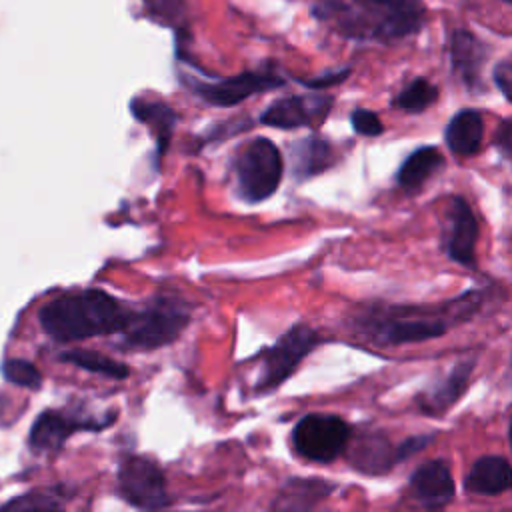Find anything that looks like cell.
<instances>
[{
	"label": "cell",
	"instance_id": "34",
	"mask_svg": "<svg viewBox=\"0 0 512 512\" xmlns=\"http://www.w3.org/2000/svg\"><path fill=\"white\" fill-rule=\"evenodd\" d=\"M502 2H506V4H510V6H512V0H502Z\"/></svg>",
	"mask_w": 512,
	"mask_h": 512
},
{
	"label": "cell",
	"instance_id": "8",
	"mask_svg": "<svg viewBox=\"0 0 512 512\" xmlns=\"http://www.w3.org/2000/svg\"><path fill=\"white\" fill-rule=\"evenodd\" d=\"M320 336L306 324H294L288 332H284L274 346L264 352L262 358V374L256 382V390H272L280 386L300 362L320 344Z\"/></svg>",
	"mask_w": 512,
	"mask_h": 512
},
{
	"label": "cell",
	"instance_id": "17",
	"mask_svg": "<svg viewBox=\"0 0 512 512\" xmlns=\"http://www.w3.org/2000/svg\"><path fill=\"white\" fill-rule=\"evenodd\" d=\"M464 488L470 494H480V496H498L510 490L512 488L510 462L494 454L478 458L464 480Z\"/></svg>",
	"mask_w": 512,
	"mask_h": 512
},
{
	"label": "cell",
	"instance_id": "31",
	"mask_svg": "<svg viewBox=\"0 0 512 512\" xmlns=\"http://www.w3.org/2000/svg\"><path fill=\"white\" fill-rule=\"evenodd\" d=\"M494 146L498 148V152L512 160V118H506L500 122L496 134H494Z\"/></svg>",
	"mask_w": 512,
	"mask_h": 512
},
{
	"label": "cell",
	"instance_id": "11",
	"mask_svg": "<svg viewBox=\"0 0 512 512\" xmlns=\"http://www.w3.org/2000/svg\"><path fill=\"white\" fill-rule=\"evenodd\" d=\"M476 240H478V220L470 204L462 196H452L446 208L444 224V252L450 260L460 266H476Z\"/></svg>",
	"mask_w": 512,
	"mask_h": 512
},
{
	"label": "cell",
	"instance_id": "9",
	"mask_svg": "<svg viewBox=\"0 0 512 512\" xmlns=\"http://www.w3.org/2000/svg\"><path fill=\"white\" fill-rule=\"evenodd\" d=\"M118 494L130 506L140 510H158L168 506L164 472L156 462L144 456H124L118 466Z\"/></svg>",
	"mask_w": 512,
	"mask_h": 512
},
{
	"label": "cell",
	"instance_id": "13",
	"mask_svg": "<svg viewBox=\"0 0 512 512\" xmlns=\"http://www.w3.org/2000/svg\"><path fill=\"white\" fill-rule=\"evenodd\" d=\"M476 366V358H464L452 366V370L436 380L434 384L426 386L422 392L416 394V406L422 414L440 418L444 416L468 390L470 378Z\"/></svg>",
	"mask_w": 512,
	"mask_h": 512
},
{
	"label": "cell",
	"instance_id": "21",
	"mask_svg": "<svg viewBox=\"0 0 512 512\" xmlns=\"http://www.w3.org/2000/svg\"><path fill=\"white\" fill-rule=\"evenodd\" d=\"M336 486L324 478H290L278 494L276 508L308 510L330 496Z\"/></svg>",
	"mask_w": 512,
	"mask_h": 512
},
{
	"label": "cell",
	"instance_id": "1",
	"mask_svg": "<svg viewBox=\"0 0 512 512\" xmlns=\"http://www.w3.org/2000/svg\"><path fill=\"white\" fill-rule=\"evenodd\" d=\"M134 308L104 290L86 288L66 292L46 302L38 312L40 328L58 342H76L94 336L122 334Z\"/></svg>",
	"mask_w": 512,
	"mask_h": 512
},
{
	"label": "cell",
	"instance_id": "20",
	"mask_svg": "<svg viewBox=\"0 0 512 512\" xmlns=\"http://www.w3.org/2000/svg\"><path fill=\"white\" fill-rule=\"evenodd\" d=\"M290 154H292V172L298 178H310L334 164V150L330 142L320 136H306L294 142Z\"/></svg>",
	"mask_w": 512,
	"mask_h": 512
},
{
	"label": "cell",
	"instance_id": "12",
	"mask_svg": "<svg viewBox=\"0 0 512 512\" xmlns=\"http://www.w3.org/2000/svg\"><path fill=\"white\" fill-rule=\"evenodd\" d=\"M332 108V96L326 94H302L286 96L272 102L260 116V122L266 126L292 130L300 126L320 124Z\"/></svg>",
	"mask_w": 512,
	"mask_h": 512
},
{
	"label": "cell",
	"instance_id": "19",
	"mask_svg": "<svg viewBox=\"0 0 512 512\" xmlns=\"http://www.w3.org/2000/svg\"><path fill=\"white\" fill-rule=\"evenodd\" d=\"M442 166L444 156L438 148L420 146L402 162L396 172V182L406 192H418Z\"/></svg>",
	"mask_w": 512,
	"mask_h": 512
},
{
	"label": "cell",
	"instance_id": "7",
	"mask_svg": "<svg viewBox=\"0 0 512 512\" xmlns=\"http://www.w3.org/2000/svg\"><path fill=\"white\" fill-rule=\"evenodd\" d=\"M182 82L200 100H204L212 106L230 108L254 94L280 88V86H284L286 80L272 68H264V70H250V72H242V74H236L230 78H218V80H202V78L184 76Z\"/></svg>",
	"mask_w": 512,
	"mask_h": 512
},
{
	"label": "cell",
	"instance_id": "18",
	"mask_svg": "<svg viewBox=\"0 0 512 512\" xmlns=\"http://www.w3.org/2000/svg\"><path fill=\"white\" fill-rule=\"evenodd\" d=\"M484 120L482 114L474 108L458 110L444 130V140L452 154L468 158L474 156L482 146Z\"/></svg>",
	"mask_w": 512,
	"mask_h": 512
},
{
	"label": "cell",
	"instance_id": "27",
	"mask_svg": "<svg viewBox=\"0 0 512 512\" xmlns=\"http://www.w3.org/2000/svg\"><path fill=\"white\" fill-rule=\"evenodd\" d=\"M350 122H352L354 130L362 136H380L384 132V124L380 122L376 112L366 110V108H356L350 114Z\"/></svg>",
	"mask_w": 512,
	"mask_h": 512
},
{
	"label": "cell",
	"instance_id": "28",
	"mask_svg": "<svg viewBox=\"0 0 512 512\" xmlns=\"http://www.w3.org/2000/svg\"><path fill=\"white\" fill-rule=\"evenodd\" d=\"M146 8L154 18L164 22H174L182 16V0H144Z\"/></svg>",
	"mask_w": 512,
	"mask_h": 512
},
{
	"label": "cell",
	"instance_id": "25",
	"mask_svg": "<svg viewBox=\"0 0 512 512\" xmlns=\"http://www.w3.org/2000/svg\"><path fill=\"white\" fill-rule=\"evenodd\" d=\"M68 496L60 494V488H42L26 492L10 502H6L4 510H60L64 508V500Z\"/></svg>",
	"mask_w": 512,
	"mask_h": 512
},
{
	"label": "cell",
	"instance_id": "4",
	"mask_svg": "<svg viewBox=\"0 0 512 512\" xmlns=\"http://www.w3.org/2000/svg\"><path fill=\"white\" fill-rule=\"evenodd\" d=\"M188 308L174 298H156L148 306L134 310V316L122 332L120 346L126 350H156L178 338L188 324Z\"/></svg>",
	"mask_w": 512,
	"mask_h": 512
},
{
	"label": "cell",
	"instance_id": "29",
	"mask_svg": "<svg viewBox=\"0 0 512 512\" xmlns=\"http://www.w3.org/2000/svg\"><path fill=\"white\" fill-rule=\"evenodd\" d=\"M350 76V68H340V70H330V72H324L316 78H308V80H298L300 84L312 88V90H320V88H328V86H334V84H340L344 82L346 78Z\"/></svg>",
	"mask_w": 512,
	"mask_h": 512
},
{
	"label": "cell",
	"instance_id": "23",
	"mask_svg": "<svg viewBox=\"0 0 512 512\" xmlns=\"http://www.w3.org/2000/svg\"><path fill=\"white\" fill-rule=\"evenodd\" d=\"M60 360L70 362V364H74L82 370H88L92 374H100V376L114 378V380H124L128 376L126 364H122L110 356L98 354L94 350H66L60 354Z\"/></svg>",
	"mask_w": 512,
	"mask_h": 512
},
{
	"label": "cell",
	"instance_id": "26",
	"mask_svg": "<svg viewBox=\"0 0 512 512\" xmlns=\"http://www.w3.org/2000/svg\"><path fill=\"white\" fill-rule=\"evenodd\" d=\"M2 376L10 384L38 390L42 386V374L36 370L34 364L22 358H8L2 362Z\"/></svg>",
	"mask_w": 512,
	"mask_h": 512
},
{
	"label": "cell",
	"instance_id": "32",
	"mask_svg": "<svg viewBox=\"0 0 512 512\" xmlns=\"http://www.w3.org/2000/svg\"><path fill=\"white\" fill-rule=\"evenodd\" d=\"M430 442H432V436H430V434H420V436H410V438H406L400 446H396L398 462H402V460L410 458L412 454L424 450Z\"/></svg>",
	"mask_w": 512,
	"mask_h": 512
},
{
	"label": "cell",
	"instance_id": "5",
	"mask_svg": "<svg viewBox=\"0 0 512 512\" xmlns=\"http://www.w3.org/2000/svg\"><path fill=\"white\" fill-rule=\"evenodd\" d=\"M284 162L276 144L268 138H254L234 158L236 190L248 204L270 198L282 180Z\"/></svg>",
	"mask_w": 512,
	"mask_h": 512
},
{
	"label": "cell",
	"instance_id": "3",
	"mask_svg": "<svg viewBox=\"0 0 512 512\" xmlns=\"http://www.w3.org/2000/svg\"><path fill=\"white\" fill-rule=\"evenodd\" d=\"M482 304L478 292H468L442 306H386L370 308L360 320V328L384 346H402L440 338L450 328V320L472 316Z\"/></svg>",
	"mask_w": 512,
	"mask_h": 512
},
{
	"label": "cell",
	"instance_id": "33",
	"mask_svg": "<svg viewBox=\"0 0 512 512\" xmlns=\"http://www.w3.org/2000/svg\"><path fill=\"white\" fill-rule=\"evenodd\" d=\"M508 436H510V446H512V418H510V430H508Z\"/></svg>",
	"mask_w": 512,
	"mask_h": 512
},
{
	"label": "cell",
	"instance_id": "15",
	"mask_svg": "<svg viewBox=\"0 0 512 512\" xmlns=\"http://www.w3.org/2000/svg\"><path fill=\"white\" fill-rule=\"evenodd\" d=\"M348 460L358 472L368 476L388 474L398 462L396 448L382 432H360L350 438Z\"/></svg>",
	"mask_w": 512,
	"mask_h": 512
},
{
	"label": "cell",
	"instance_id": "30",
	"mask_svg": "<svg viewBox=\"0 0 512 512\" xmlns=\"http://www.w3.org/2000/svg\"><path fill=\"white\" fill-rule=\"evenodd\" d=\"M492 78H494V84L498 86V90L506 96V100L512 102V62L510 60H500L494 66Z\"/></svg>",
	"mask_w": 512,
	"mask_h": 512
},
{
	"label": "cell",
	"instance_id": "24",
	"mask_svg": "<svg viewBox=\"0 0 512 512\" xmlns=\"http://www.w3.org/2000/svg\"><path fill=\"white\" fill-rule=\"evenodd\" d=\"M436 100H438V88L430 84L426 78H414L406 88H402L394 96L392 106L404 112H422L428 106H432Z\"/></svg>",
	"mask_w": 512,
	"mask_h": 512
},
{
	"label": "cell",
	"instance_id": "10",
	"mask_svg": "<svg viewBox=\"0 0 512 512\" xmlns=\"http://www.w3.org/2000/svg\"><path fill=\"white\" fill-rule=\"evenodd\" d=\"M114 418L108 420H92L80 418L78 414H70L64 410H44L38 414L30 428L28 444L36 454L58 452L64 442L78 430H102L104 426L112 424Z\"/></svg>",
	"mask_w": 512,
	"mask_h": 512
},
{
	"label": "cell",
	"instance_id": "14",
	"mask_svg": "<svg viewBox=\"0 0 512 512\" xmlns=\"http://www.w3.org/2000/svg\"><path fill=\"white\" fill-rule=\"evenodd\" d=\"M412 498L424 508L446 506L456 492L450 466L444 460H430L420 464L408 482Z\"/></svg>",
	"mask_w": 512,
	"mask_h": 512
},
{
	"label": "cell",
	"instance_id": "2",
	"mask_svg": "<svg viewBox=\"0 0 512 512\" xmlns=\"http://www.w3.org/2000/svg\"><path fill=\"white\" fill-rule=\"evenodd\" d=\"M312 14L346 38L392 42L420 32L426 6L422 0H324Z\"/></svg>",
	"mask_w": 512,
	"mask_h": 512
},
{
	"label": "cell",
	"instance_id": "16",
	"mask_svg": "<svg viewBox=\"0 0 512 512\" xmlns=\"http://www.w3.org/2000/svg\"><path fill=\"white\" fill-rule=\"evenodd\" d=\"M448 54L452 70L460 76L466 88L476 90L482 86V68L488 58V46L480 38L466 28H458L450 36Z\"/></svg>",
	"mask_w": 512,
	"mask_h": 512
},
{
	"label": "cell",
	"instance_id": "22",
	"mask_svg": "<svg viewBox=\"0 0 512 512\" xmlns=\"http://www.w3.org/2000/svg\"><path fill=\"white\" fill-rule=\"evenodd\" d=\"M130 110L136 120L150 126L158 142V152H164L166 146L170 144V138L178 120L174 110L160 100H146V98H134L130 102Z\"/></svg>",
	"mask_w": 512,
	"mask_h": 512
},
{
	"label": "cell",
	"instance_id": "6",
	"mask_svg": "<svg viewBox=\"0 0 512 512\" xmlns=\"http://www.w3.org/2000/svg\"><path fill=\"white\" fill-rule=\"evenodd\" d=\"M350 438V424L334 414H306L292 430L294 450L302 458L318 464L336 460L346 450Z\"/></svg>",
	"mask_w": 512,
	"mask_h": 512
}]
</instances>
